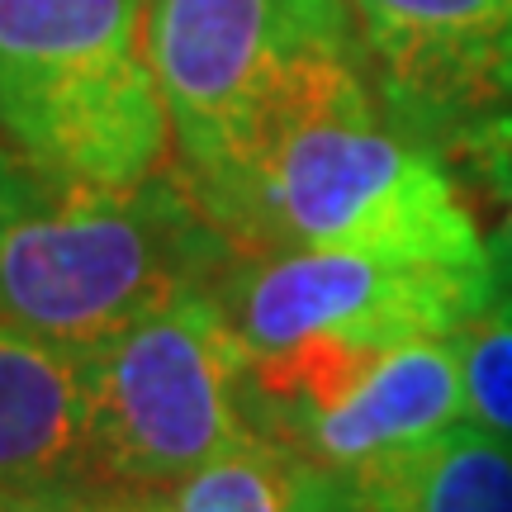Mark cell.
<instances>
[{
    "mask_svg": "<svg viewBox=\"0 0 512 512\" xmlns=\"http://www.w3.org/2000/svg\"><path fill=\"white\" fill-rule=\"evenodd\" d=\"M375 100L361 38L299 72L256 157L238 252L337 247L494 275L475 209L441 152L413 143Z\"/></svg>",
    "mask_w": 512,
    "mask_h": 512,
    "instance_id": "cell-1",
    "label": "cell"
},
{
    "mask_svg": "<svg viewBox=\"0 0 512 512\" xmlns=\"http://www.w3.org/2000/svg\"><path fill=\"white\" fill-rule=\"evenodd\" d=\"M238 247L157 171L133 185L76 181L0 138V323L95 351L181 294L219 290Z\"/></svg>",
    "mask_w": 512,
    "mask_h": 512,
    "instance_id": "cell-2",
    "label": "cell"
},
{
    "mask_svg": "<svg viewBox=\"0 0 512 512\" xmlns=\"http://www.w3.org/2000/svg\"><path fill=\"white\" fill-rule=\"evenodd\" d=\"M0 138L76 181L171 171L147 0H0Z\"/></svg>",
    "mask_w": 512,
    "mask_h": 512,
    "instance_id": "cell-3",
    "label": "cell"
},
{
    "mask_svg": "<svg viewBox=\"0 0 512 512\" xmlns=\"http://www.w3.org/2000/svg\"><path fill=\"white\" fill-rule=\"evenodd\" d=\"M356 38L347 0H147L176 171L233 247L280 100L313 57Z\"/></svg>",
    "mask_w": 512,
    "mask_h": 512,
    "instance_id": "cell-4",
    "label": "cell"
},
{
    "mask_svg": "<svg viewBox=\"0 0 512 512\" xmlns=\"http://www.w3.org/2000/svg\"><path fill=\"white\" fill-rule=\"evenodd\" d=\"M86 394L100 489H171L256 432L252 347L219 290L181 294L86 351Z\"/></svg>",
    "mask_w": 512,
    "mask_h": 512,
    "instance_id": "cell-5",
    "label": "cell"
},
{
    "mask_svg": "<svg viewBox=\"0 0 512 512\" xmlns=\"http://www.w3.org/2000/svg\"><path fill=\"white\" fill-rule=\"evenodd\" d=\"M498 294L489 271L389 261L337 247H275L238 256L219 299L233 313L252 356L309 337H342L361 347H399L418 337H451Z\"/></svg>",
    "mask_w": 512,
    "mask_h": 512,
    "instance_id": "cell-6",
    "label": "cell"
},
{
    "mask_svg": "<svg viewBox=\"0 0 512 512\" xmlns=\"http://www.w3.org/2000/svg\"><path fill=\"white\" fill-rule=\"evenodd\" d=\"M384 114L427 147L512 110V0H347Z\"/></svg>",
    "mask_w": 512,
    "mask_h": 512,
    "instance_id": "cell-7",
    "label": "cell"
},
{
    "mask_svg": "<svg viewBox=\"0 0 512 512\" xmlns=\"http://www.w3.org/2000/svg\"><path fill=\"white\" fill-rule=\"evenodd\" d=\"M290 512H512V446L460 418L351 470L294 456Z\"/></svg>",
    "mask_w": 512,
    "mask_h": 512,
    "instance_id": "cell-8",
    "label": "cell"
},
{
    "mask_svg": "<svg viewBox=\"0 0 512 512\" xmlns=\"http://www.w3.org/2000/svg\"><path fill=\"white\" fill-rule=\"evenodd\" d=\"M460 418H465V384H460L456 332L418 337V342L384 347L347 399L299 422L290 437H280V446L313 465L351 470L437 437Z\"/></svg>",
    "mask_w": 512,
    "mask_h": 512,
    "instance_id": "cell-9",
    "label": "cell"
},
{
    "mask_svg": "<svg viewBox=\"0 0 512 512\" xmlns=\"http://www.w3.org/2000/svg\"><path fill=\"white\" fill-rule=\"evenodd\" d=\"M91 484L86 351L0 323V494Z\"/></svg>",
    "mask_w": 512,
    "mask_h": 512,
    "instance_id": "cell-10",
    "label": "cell"
},
{
    "mask_svg": "<svg viewBox=\"0 0 512 512\" xmlns=\"http://www.w3.org/2000/svg\"><path fill=\"white\" fill-rule=\"evenodd\" d=\"M294 456L266 432H247L223 456L171 484V512H290Z\"/></svg>",
    "mask_w": 512,
    "mask_h": 512,
    "instance_id": "cell-11",
    "label": "cell"
},
{
    "mask_svg": "<svg viewBox=\"0 0 512 512\" xmlns=\"http://www.w3.org/2000/svg\"><path fill=\"white\" fill-rule=\"evenodd\" d=\"M460 176L475 185V195L489 209V261H494L498 294H512V110L475 119L446 143Z\"/></svg>",
    "mask_w": 512,
    "mask_h": 512,
    "instance_id": "cell-12",
    "label": "cell"
},
{
    "mask_svg": "<svg viewBox=\"0 0 512 512\" xmlns=\"http://www.w3.org/2000/svg\"><path fill=\"white\" fill-rule=\"evenodd\" d=\"M465 418L512 446V294H494L456 332Z\"/></svg>",
    "mask_w": 512,
    "mask_h": 512,
    "instance_id": "cell-13",
    "label": "cell"
},
{
    "mask_svg": "<svg viewBox=\"0 0 512 512\" xmlns=\"http://www.w3.org/2000/svg\"><path fill=\"white\" fill-rule=\"evenodd\" d=\"M10 512H171V503L100 489V484H53V489L10 494Z\"/></svg>",
    "mask_w": 512,
    "mask_h": 512,
    "instance_id": "cell-14",
    "label": "cell"
},
{
    "mask_svg": "<svg viewBox=\"0 0 512 512\" xmlns=\"http://www.w3.org/2000/svg\"><path fill=\"white\" fill-rule=\"evenodd\" d=\"M0 512H10V494H0Z\"/></svg>",
    "mask_w": 512,
    "mask_h": 512,
    "instance_id": "cell-15",
    "label": "cell"
}]
</instances>
